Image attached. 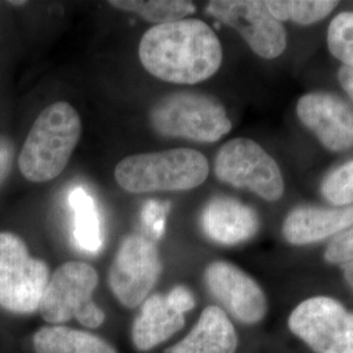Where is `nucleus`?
<instances>
[{"instance_id": "obj_1", "label": "nucleus", "mask_w": 353, "mask_h": 353, "mask_svg": "<svg viewBox=\"0 0 353 353\" xmlns=\"http://www.w3.org/2000/svg\"><path fill=\"white\" fill-rule=\"evenodd\" d=\"M139 59L159 80L192 85L219 71L223 48L211 26L183 19L150 28L140 39Z\"/></svg>"}, {"instance_id": "obj_2", "label": "nucleus", "mask_w": 353, "mask_h": 353, "mask_svg": "<svg viewBox=\"0 0 353 353\" xmlns=\"http://www.w3.org/2000/svg\"><path fill=\"white\" fill-rule=\"evenodd\" d=\"M81 137V119L68 102L57 101L39 114L26 137L17 164L21 174L33 183L59 176Z\"/></svg>"}, {"instance_id": "obj_3", "label": "nucleus", "mask_w": 353, "mask_h": 353, "mask_svg": "<svg viewBox=\"0 0 353 353\" xmlns=\"http://www.w3.org/2000/svg\"><path fill=\"white\" fill-rule=\"evenodd\" d=\"M208 173L210 165L201 152L176 148L130 154L117 164L114 176L127 192L145 194L195 189Z\"/></svg>"}, {"instance_id": "obj_4", "label": "nucleus", "mask_w": 353, "mask_h": 353, "mask_svg": "<svg viewBox=\"0 0 353 353\" xmlns=\"http://www.w3.org/2000/svg\"><path fill=\"white\" fill-rule=\"evenodd\" d=\"M150 123L165 138H183L214 143L232 130L225 108L214 97L199 92L169 93L153 103Z\"/></svg>"}, {"instance_id": "obj_5", "label": "nucleus", "mask_w": 353, "mask_h": 353, "mask_svg": "<svg viewBox=\"0 0 353 353\" xmlns=\"http://www.w3.org/2000/svg\"><path fill=\"white\" fill-rule=\"evenodd\" d=\"M97 284L99 274L92 265L77 261L65 262L49 279L38 312L52 325L75 318L84 327L99 328L105 321V313L92 300Z\"/></svg>"}, {"instance_id": "obj_6", "label": "nucleus", "mask_w": 353, "mask_h": 353, "mask_svg": "<svg viewBox=\"0 0 353 353\" xmlns=\"http://www.w3.org/2000/svg\"><path fill=\"white\" fill-rule=\"evenodd\" d=\"M50 279L49 265L33 258L21 237L0 232V307L13 314L37 312Z\"/></svg>"}, {"instance_id": "obj_7", "label": "nucleus", "mask_w": 353, "mask_h": 353, "mask_svg": "<svg viewBox=\"0 0 353 353\" xmlns=\"http://www.w3.org/2000/svg\"><path fill=\"white\" fill-rule=\"evenodd\" d=\"M214 174L221 182L249 189L267 202H276L284 192L278 163L252 139L225 143L214 157Z\"/></svg>"}, {"instance_id": "obj_8", "label": "nucleus", "mask_w": 353, "mask_h": 353, "mask_svg": "<svg viewBox=\"0 0 353 353\" xmlns=\"http://www.w3.org/2000/svg\"><path fill=\"white\" fill-rule=\"evenodd\" d=\"M288 327L316 353H353V313L332 297L316 296L299 303Z\"/></svg>"}, {"instance_id": "obj_9", "label": "nucleus", "mask_w": 353, "mask_h": 353, "mask_svg": "<svg viewBox=\"0 0 353 353\" xmlns=\"http://www.w3.org/2000/svg\"><path fill=\"white\" fill-rule=\"evenodd\" d=\"M161 271L157 246L141 234H130L115 254L109 285L119 303L135 309L150 297Z\"/></svg>"}, {"instance_id": "obj_10", "label": "nucleus", "mask_w": 353, "mask_h": 353, "mask_svg": "<svg viewBox=\"0 0 353 353\" xmlns=\"http://www.w3.org/2000/svg\"><path fill=\"white\" fill-rule=\"evenodd\" d=\"M207 12L233 28L256 55L274 59L287 48V32L265 6L258 0H214Z\"/></svg>"}, {"instance_id": "obj_11", "label": "nucleus", "mask_w": 353, "mask_h": 353, "mask_svg": "<svg viewBox=\"0 0 353 353\" xmlns=\"http://www.w3.org/2000/svg\"><path fill=\"white\" fill-rule=\"evenodd\" d=\"M204 281L211 294L234 319L259 323L268 310L265 292L240 267L217 261L205 268Z\"/></svg>"}, {"instance_id": "obj_12", "label": "nucleus", "mask_w": 353, "mask_h": 353, "mask_svg": "<svg viewBox=\"0 0 353 353\" xmlns=\"http://www.w3.org/2000/svg\"><path fill=\"white\" fill-rule=\"evenodd\" d=\"M297 115L330 151L352 147L353 112L336 96L325 92L305 94L297 103Z\"/></svg>"}, {"instance_id": "obj_13", "label": "nucleus", "mask_w": 353, "mask_h": 353, "mask_svg": "<svg viewBox=\"0 0 353 353\" xmlns=\"http://www.w3.org/2000/svg\"><path fill=\"white\" fill-rule=\"evenodd\" d=\"M204 234L220 245H237L252 239L259 219L252 207L229 196H216L205 204L201 216Z\"/></svg>"}, {"instance_id": "obj_14", "label": "nucleus", "mask_w": 353, "mask_h": 353, "mask_svg": "<svg viewBox=\"0 0 353 353\" xmlns=\"http://www.w3.org/2000/svg\"><path fill=\"white\" fill-rule=\"evenodd\" d=\"M353 225V205L339 208L300 207L290 212L283 234L292 245H309L336 237Z\"/></svg>"}, {"instance_id": "obj_15", "label": "nucleus", "mask_w": 353, "mask_h": 353, "mask_svg": "<svg viewBox=\"0 0 353 353\" xmlns=\"http://www.w3.org/2000/svg\"><path fill=\"white\" fill-rule=\"evenodd\" d=\"M239 336L232 321L220 306H207L186 338L168 353H234Z\"/></svg>"}, {"instance_id": "obj_16", "label": "nucleus", "mask_w": 353, "mask_h": 353, "mask_svg": "<svg viewBox=\"0 0 353 353\" xmlns=\"http://www.w3.org/2000/svg\"><path fill=\"white\" fill-rule=\"evenodd\" d=\"M185 326V314L178 312L166 294L150 296L132 326V341L140 352L151 351Z\"/></svg>"}, {"instance_id": "obj_17", "label": "nucleus", "mask_w": 353, "mask_h": 353, "mask_svg": "<svg viewBox=\"0 0 353 353\" xmlns=\"http://www.w3.org/2000/svg\"><path fill=\"white\" fill-rule=\"evenodd\" d=\"M36 353H117L100 336L65 326H45L33 336Z\"/></svg>"}, {"instance_id": "obj_18", "label": "nucleus", "mask_w": 353, "mask_h": 353, "mask_svg": "<svg viewBox=\"0 0 353 353\" xmlns=\"http://www.w3.org/2000/svg\"><path fill=\"white\" fill-rule=\"evenodd\" d=\"M70 204L75 212L74 237L83 252L97 254L102 248L101 224L93 198L81 188L70 194Z\"/></svg>"}, {"instance_id": "obj_19", "label": "nucleus", "mask_w": 353, "mask_h": 353, "mask_svg": "<svg viewBox=\"0 0 353 353\" xmlns=\"http://www.w3.org/2000/svg\"><path fill=\"white\" fill-rule=\"evenodd\" d=\"M109 6L121 11L137 13L156 26L183 20L196 11L195 4L186 0H110Z\"/></svg>"}, {"instance_id": "obj_20", "label": "nucleus", "mask_w": 353, "mask_h": 353, "mask_svg": "<svg viewBox=\"0 0 353 353\" xmlns=\"http://www.w3.org/2000/svg\"><path fill=\"white\" fill-rule=\"evenodd\" d=\"M338 1L331 0H270L265 1V6L270 13L278 21L292 20L296 24L310 26L316 21L327 17L332 12Z\"/></svg>"}, {"instance_id": "obj_21", "label": "nucleus", "mask_w": 353, "mask_h": 353, "mask_svg": "<svg viewBox=\"0 0 353 353\" xmlns=\"http://www.w3.org/2000/svg\"><path fill=\"white\" fill-rule=\"evenodd\" d=\"M327 45L330 52L343 65L353 67V12L339 13L331 21Z\"/></svg>"}, {"instance_id": "obj_22", "label": "nucleus", "mask_w": 353, "mask_h": 353, "mask_svg": "<svg viewBox=\"0 0 353 353\" xmlns=\"http://www.w3.org/2000/svg\"><path fill=\"white\" fill-rule=\"evenodd\" d=\"M321 191L326 201L338 207L353 204V160L325 176Z\"/></svg>"}, {"instance_id": "obj_23", "label": "nucleus", "mask_w": 353, "mask_h": 353, "mask_svg": "<svg viewBox=\"0 0 353 353\" xmlns=\"http://www.w3.org/2000/svg\"><path fill=\"white\" fill-rule=\"evenodd\" d=\"M325 259L331 265H344L353 262V225L328 243Z\"/></svg>"}, {"instance_id": "obj_24", "label": "nucleus", "mask_w": 353, "mask_h": 353, "mask_svg": "<svg viewBox=\"0 0 353 353\" xmlns=\"http://www.w3.org/2000/svg\"><path fill=\"white\" fill-rule=\"evenodd\" d=\"M169 210L168 203L148 202L143 211H141V219L145 227L151 230L154 239H160L164 234L165 217Z\"/></svg>"}, {"instance_id": "obj_25", "label": "nucleus", "mask_w": 353, "mask_h": 353, "mask_svg": "<svg viewBox=\"0 0 353 353\" xmlns=\"http://www.w3.org/2000/svg\"><path fill=\"white\" fill-rule=\"evenodd\" d=\"M168 301L173 307H176L178 312L186 314L190 310H192L195 307V299L192 296V293L190 292L189 288L178 285L176 288L170 290L166 294Z\"/></svg>"}, {"instance_id": "obj_26", "label": "nucleus", "mask_w": 353, "mask_h": 353, "mask_svg": "<svg viewBox=\"0 0 353 353\" xmlns=\"http://www.w3.org/2000/svg\"><path fill=\"white\" fill-rule=\"evenodd\" d=\"M14 148L12 140L0 135V186L8 178L12 169Z\"/></svg>"}, {"instance_id": "obj_27", "label": "nucleus", "mask_w": 353, "mask_h": 353, "mask_svg": "<svg viewBox=\"0 0 353 353\" xmlns=\"http://www.w3.org/2000/svg\"><path fill=\"white\" fill-rule=\"evenodd\" d=\"M338 77H339L341 87L353 101V67L341 65Z\"/></svg>"}, {"instance_id": "obj_28", "label": "nucleus", "mask_w": 353, "mask_h": 353, "mask_svg": "<svg viewBox=\"0 0 353 353\" xmlns=\"http://www.w3.org/2000/svg\"><path fill=\"white\" fill-rule=\"evenodd\" d=\"M343 272H344L345 281L348 283V285H350L353 290V262L343 265Z\"/></svg>"}, {"instance_id": "obj_29", "label": "nucleus", "mask_w": 353, "mask_h": 353, "mask_svg": "<svg viewBox=\"0 0 353 353\" xmlns=\"http://www.w3.org/2000/svg\"><path fill=\"white\" fill-rule=\"evenodd\" d=\"M10 4H12V6H24L26 4V1H8Z\"/></svg>"}]
</instances>
